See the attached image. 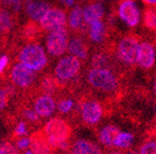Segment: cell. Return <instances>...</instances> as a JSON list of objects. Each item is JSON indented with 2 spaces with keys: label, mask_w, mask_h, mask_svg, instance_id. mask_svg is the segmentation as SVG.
I'll list each match as a JSON object with an SVG mask.
<instances>
[{
  "label": "cell",
  "mask_w": 156,
  "mask_h": 154,
  "mask_svg": "<svg viewBox=\"0 0 156 154\" xmlns=\"http://www.w3.org/2000/svg\"><path fill=\"white\" fill-rule=\"evenodd\" d=\"M16 59L36 72L44 70L49 63L44 49L38 42H30L22 46L17 51Z\"/></svg>",
  "instance_id": "cell-2"
},
{
  "label": "cell",
  "mask_w": 156,
  "mask_h": 154,
  "mask_svg": "<svg viewBox=\"0 0 156 154\" xmlns=\"http://www.w3.org/2000/svg\"><path fill=\"white\" fill-rule=\"evenodd\" d=\"M42 130L53 149H71L69 139L73 135V127L66 120L62 118L51 119L44 124Z\"/></svg>",
  "instance_id": "cell-1"
},
{
  "label": "cell",
  "mask_w": 156,
  "mask_h": 154,
  "mask_svg": "<svg viewBox=\"0 0 156 154\" xmlns=\"http://www.w3.org/2000/svg\"><path fill=\"white\" fill-rule=\"evenodd\" d=\"M10 101V97L8 96V94L3 91V89L0 86V113L5 109V107L8 106Z\"/></svg>",
  "instance_id": "cell-30"
},
{
  "label": "cell",
  "mask_w": 156,
  "mask_h": 154,
  "mask_svg": "<svg viewBox=\"0 0 156 154\" xmlns=\"http://www.w3.org/2000/svg\"><path fill=\"white\" fill-rule=\"evenodd\" d=\"M110 65V58L105 53H97L91 59V66L97 69H107Z\"/></svg>",
  "instance_id": "cell-26"
},
{
  "label": "cell",
  "mask_w": 156,
  "mask_h": 154,
  "mask_svg": "<svg viewBox=\"0 0 156 154\" xmlns=\"http://www.w3.org/2000/svg\"><path fill=\"white\" fill-rule=\"evenodd\" d=\"M154 92H155V94H156V81H155V84H154Z\"/></svg>",
  "instance_id": "cell-36"
},
{
  "label": "cell",
  "mask_w": 156,
  "mask_h": 154,
  "mask_svg": "<svg viewBox=\"0 0 156 154\" xmlns=\"http://www.w3.org/2000/svg\"><path fill=\"white\" fill-rule=\"evenodd\" d=\"M83 22L86 24H92L93 22L101 21L104 16V7L101 3H91L87 5L85 11H83Z\"/></svg>",
  "instance_id": "cell-17"
},
{
  "label": "cell",
  "mask_w": 156,
  "mask_h": 154,
  "mask_svg": "<svg viewBox=\"0 0 156 154\" xmlns=\"http://www.w3.org/2000/svg\"><path fill=\"white\" fill-rule=\"evenodd\" d=\"M83 9L79 5L75 7L72 10L69 18H68V26L69 28L73 29L74 32H79L83 27Z\"/></svg>",
  "instance_id": "cell-21"
},
{
  "label": "cell",
  "mask_w": 156,
  "mask_h": 154,
  "mask_svg": "<svg viewBox=\"0 0 156 154\" xmlns=\"http://www.w3.org/2000/svg\"><path fill=\"white\" fill-rule=\"evenodd\" d=\"M64 84H62L53 75L44 73L40 78H38L36 84V89L42 94L50 95V96H58L63 92Z\"/></svg>",
  "instance_id": "cell-10"
},
{
  "label": "cell",
  "mask_w": 156,
  "mask_h": 154,
  "mask_svg": "<svg viewBox=\"0 0 156 154\" xmlns=\"http://www.w3.org/2000/svg\"><path fill=\"white\" fill-rule=\"evenodd\" d=\"M24 154H34V153H33L32 151H26V152H25Z\"/></svg>",
  "instance_id": "cell-35"
},
{
  "label": "cell",
  "mask_w": 156,
  "mask_h": 154,
  "mask_svg": "<svg viewBox=\"0 0 156 154\" xmlns=\"http://www.w3.org/2000/svg\"><path fill=\"white\" fill-rule=\"evenodd\" d=\"M122 1H125V0H122Z\"/></svg>",
  "instance_id": "cell-38"
},
{
  "label": "cell",
  "mask_w": 156,
  "mask_h": 154,
  "mask_svg": "<svg viewBox=\"0 0 156 154\" xmlns=\"http://www.w3.org/2000/svg\"><path fill=\"white\" fill-rule=\"evenodd\" d=\"M144 25L149 30L156 32V10H146L144 13Z\"/></svg>",
  "instance_id": "cell-27"
},
{
  "label": "cell",
  "mask_w": 156,
  "mask_h": 154,
  "mask_svg": "<svg viewBox=\"0 0 156 154\" xmlns=\"http://www.w3.org/2000/svg\"><path fill=\"white\" fill-rule=\"evenodd\" d=\"M50 9V5L42 0H27L26 5H25V10H26V14L29 16V19L39 22L40 19L44 17V15L48 12Z\"/></svg>",
  "instance_id": "cell-15"
},
{
  "label": "cell",
  "mask_w": 156,
  "mask_h": 154,
  "mask_svg": "<svg viewBox=\"0 0 156 154\" xmlns=\"http://www.w3.org/2000/svg\"><path fill=\"white\" fill-rule=\"evenodd\" d=\"M68 34L65 27H58L50 32L47 37L46 46L47 52L51 56L63 55L67 50Z\"/></svg>",
  "instance_id": "cell-7"
},
{
  "label": "cell",
  "mask_w": 156,
  "mask_h": 154,
  "mask_svg": "<svg viewBox=\"0 0 156 154\" xmlns=\"http://www.w3.org/2000/svg\"><path fill=\"white\" fill-rule=\"evenodd\" d=\"M81 69V62L73 55L62 57L54 68V77L65 85L66 82L75 79Z\"/></svg>",
  "instance_id": "cell-6"
},
{
  "label": "cell",
  "mask_w": 156,
  "mask_h": 154,
  "mask_svg": "<svg viewBox=\"0 0 156 154\" xmlns=\"http://www.w3.org/2000/svg\"><path fill=\"white\" fill-rule=\"evenodd\" d=\"M65 7H72L75 2V0H60Z\"/></svg>",
  "instance_id": "cell-32"
},
{
  "label": "cell",
  "mask_w": 156,
  "mask_h": 154,
  "mask_svg": "<svg viewBox=\"0 0 156 154\" xmlns=\"http://www.w3.org/2000/svg\"><path fill=\"white\" fill-rule=\"evenodd\" d=\"M139 44V38L136 36H127L122 38L117 49V53L120 60L129 65L136 64Z\"/></svg>",
  "instance_id": "cell-8"
},
{
  "label": "cell",
  "mask_w": 156,
  "mask_h": 154,
  "mask_svg": "<svg viewBox=\"0 0 156 154\" xmlns=\"http://www.w3.org/2000/svg\"><path fill=\"white\" fill-rule=\"evenodd\" d=\"M118 14L129 27H134L140 22V11L133 0L122 1L118 9Z\"/></svg>",
  "instance_id": "cell-12"
},
{
  "label": "cell",
  "mask_w": 156,
  "mask_h": 154,
  "mask_svg": "<svg viewBox=\"0 0 156 154\" xmlns=\"http://www.w3.org/2000/svg\"><path fill=\"white\" fill-rule=\"evenodd\" d=\"M22 2L23 0H0V9L7 10L11 14L19 16Z\"/></svg>",
  "instance_id": "cell-24"
},
{
  "label": "cell",
  "mask_w": 156,
  "mask_h": 154,
  "mask_svg": "<svg viewBox=\"0 0 156 154\" xmlns=\"http://www.w3.org/2000/svg\"><path fill=\"white\" fill-rule=\"evenodd\" d=\"M133 141V136L128 132H119L114 141V146L120 149H127Z\"/></svg>",
  "instance_id": "cell-25"
},
{
  "label": "cell",
  "mask_w": 156,
  "mask_h": 154,
  "mask_svg": "<svg viewBox=\"0 0 156 154\" xmlns=\"http://www.w3.org/2000/svg\"><path fill=\"white\" fill-rule=\"evenodd\" d=\"M29 148L34 154H53L55 152V149H53L49 143L42 128L33 132L32 135L29 136Z\"/></svg>",
  "instance_id": "cell-11"
},
{
  "label": "cell",
  "mask_w": 156,
  "mask_h": 154,
  "mask_svg": "<svg viewBox=\"0 0 156 154\" xmlns=\"http://www.w3.org/2000/svg\"><path fill=\"white\" fill-rule=\"evenodd\" d=\"M8 75L9 77L7 78L10 80V82L16 89H22V93L33 89L38 81V75L36 73V71L21 63L15 64L11 68Z\"/></svg>",
  "instance_id": "cell-3"
},
{
  "label": "cell",
  "mask_w": 156,
  "mask_h": 154,
  "mask_svg": "<svg viewBox=\"0 0 156 154\" xmlns=\"http://www.w3.org/2000/svg\"><path fill=\"white\" fill-rule=\"evenodd\" d=\"M71 148L74 154H102L99 146L88 140H78Z\"/></svg>",
  "instance_id": "cell-19"
},
{
  "label": "cell",
  "mask_w": 156,
  "mask_h": 154,
  "mask_svg": "<svg viewBox=\"0 0 156 154\" xmlns=\"http://www.w3.org/2000/svg\"><path fill=\"white\" fill-rule=\"evenodd\" d=\"M77 110L81 122L88 126H93L100 122L103 116V107L97 99H91L83 96L78 100Z\"/></svg>",
  "instance_id": "cell-4"
},
{
  "label": "cell",
  "mask_w": 156,
  "mask_h": 154,
  "mask_svg": "<svg viewBox=\"0 0 156 154\" xmlns=\"http://www.w3.org/2000/svg\"><path fill=\"white\" fill-rule=\"evenodd\" d=\"M71 154H74V153H71Z\"/></svg>",
  "instance_id": "cell-39"
},
{
  "label": "cell",
  "mask_w": 156,
  "mask_h": 154,
  "mask_svg": "<svg viewBox=\"0 0 156 154\" xmlns=\"http://www.w3.org/2000/svg\"><path fill=\"white\" fill-rule=\"evenodd\" d=\"M140 154H156V141L149 140L143 143L140 150Z\"/></svg>",
  "instance_id": "cell-29"
},
{
  "label": "cell",
  "mask_w": 156,
  "mask_h": 154,
  "mask_svg": "<svg viewBox=\"0 0 156 154\" xmlns=\"http://www.w3.org/2000/svg\"><path fill=\"white\" fill-rule=\"evenodd\" d=\"M111 154H122V153H120V152H113V153H111Z\"/></svg>",
  "instance_id": "cell-37"
},
{
  "label": "cell",
  "mask_w": 156,
  "mask_h": 154,
  "mask_svg": "<svg viewBox=\"0 0 156 154\" xmlns=\"http://www.w3.org/2000/svg\"><path fill=\"white\" fill-rule=\"evenodd\" d=\"M67 51L71 55L76 56L79 59H86L89 53V48L81 37L74 36L71 40H68Z\"/></svg>",
  "instance_id": "cell-16"
},
{
  "label": "cell",
  "mask_w": 156,
  "mask_h": 154,
  "mask_svg": "<svg viewBox=\"0 0 156 154\" xmlns=\"http://www.w3.org/2000/svg\"><path fill=\"white\" fill-rule=\"evenodd\" d=\"M88 82L95 89L101 92H114L118 87V80L114 73L108 69L93 68L88 73Z\"/></svg>",
  "instance_id": "cell-5"
},
{
  "label": "cell",
  "mask_w": 156,
  "mask_h": 154,
  "mask_svg": "<svg viewBox=\"0 0 156 154\" xmlns=\"http://www.w3.org/2000/svg\"><path fill=\"white\" fill-rule=\"evenodd\" d=\"M0 154H20V150L11 141H3L0 143Z\"/></svg>",
  "instance_id": "cell-28"
},
{
  "label": "cell",
  "mask_w": 156,
  "mask_h": 154,
  "mask_svg": "<svg viewBox=\"0 0 156 154\" xmlns=\"http://www.w3.org/2000/svg\"><path fill=\"white\" fill-rule=\"evenodd\" d=\"M17 16L11 14L7 10L0 9V36L8 37L13 27L16 25Z\"/></svg>",
  "instance_id": "cell-18"
},
{
  "label": "cell",
  "mask_w": 156,
  "mask_h": 154,
  "mask_svg": "<svg viewBox=\"0 0 156 154\" xmlns=\"http://www.w3.org/2000/svg\"><path fill=\"white\" fill-rule=\"evenodd\" d=\"M127 154H139V153H136V151H129Z\"/></svg>",
  "instance_id": "cell-34"
},
{
  "label": "cell",
  "mask_w": 156,
  "mask_h": 154,
  "mask_svg": "<svg viewBox=\"0 0 156 154\" xmlns=\"http://www.w3.org/2000/svg\"><path fill=\"white\" fill-rule=\"evenodd\" d=\"M119 128L114 125L105 126L100 132V141L105 147L112 148L114 147V141L119 134Z\"/></svg>",
  "instance_id": "cell-20"
},
{
  "label": "cell",
  "mask_w": 156,
  "mask_h": 154,
  "mask_svg": "<svg viewBox=\"0 0 156 154\" xmlns=\"http://www.w3.org/2000/svg\"><path fill=\"white\" fill-rule=\"evenodd\" d=\"M136 63L142 69H151L155 64V48L151 42L144 41L139 44Z\"/></svg>",
  "instance_id": "cell-14"
},
{
  "label": "cell",
  "mask_w": 156,
  "mask_h": 154,
  "mask_svg": "<svg viewBox=\"0 0 156 154\" xmlns=\"http://www.w3.org/2000/svg\"><path fill=\"white\" fill-rule=\"evenodd\" d=\"M44 34V29L41 28L39 22L29 19L20 29L19 37L25 43H30V42H38L42 38Z\"/></svg>",
  "instance_id": "cell-13"
},
{
  "label": "cell",
  "mask_w": 156,
  "mask_h": 154,
  "mask_svg": "<svg viewBox=\"0 0 156 154\" xmlns=\"http://www.w3.org/2000/svg\"><path fill=\"white\" fill-rule=\"evenodd\" d=\"M15 147L19 150H26L27 148H29V137H22L15 140Z\"/></svg>",
  "instance_id": "cell-31"
},
{
  "label": "cell",
  "mask_w": 156,
  "mask_h": 154,
  "mask_svg": "<svg viewBox=\"0 0 156 154\" xmlns=\"http://www.w3.org/2000/svg\"><path fill=\"white\" fill-rule=\"evenodd\" d=\"M39 24L44 32H51L58 27H65L66 14L63 10L58 8H50L44 17L39 21Z\"/></svg>",
  "instance_id": "cell-9"
},
{
  "label": "cell",
  "mask_w": 156,
  "mask_h": 154,
  "mask_svg": "<svg viewBox=\"0 0 156 154\" xmlns=\"http://www.w3.org/2000/svg\"><path fill=\"white\" fill-rule=\"evenodd\" d=\"M144 2L151 5H156V0H143Z\"/></svg>",
  "instance_id": "cell-33"
},
{
  "label": "cell",
  "mask_w": 156,
  "mask_h": 154,
  "mask_svg": "<svg viewBox=\"0 0 156 154\" xmlns=\"http://www.w3.org/2000/svg\"><path fill=\"white\" fill-rule=\"evenodd\" d=\"M56 97H58L56 108H58V113L67 114L69 111L73 110V108H74V101H73V99L65 97V95H63L62 93L60 95H58Z\"/></svg>",
  "instance_id": "cell-23"
},
{
  "label": "cell",
  "mask_w": 156,
  "mask_h": 154,
  "mask_svg": "<svg viewBox=\"0 0 156 154\" xmlns=\"http://www.w3.org/2000/svg\"><path fill=\"white\" fill-rule=\"evenodd\" d=\"M106 36V29L102 21H97L90 24V38L92 41L99 43L102 42Z\"/></svg>",
  "instance_id": "cell-22"
}]
</instances>
